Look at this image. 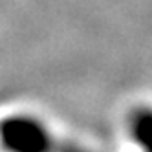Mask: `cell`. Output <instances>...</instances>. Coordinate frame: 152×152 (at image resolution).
<instances>
[{
    "label": "cell",
    "mask_w": 152,
    "mask_h": 152,
    "mask_svg": "<svg viewBox=\"0 0 152 152\" xmlns=\"http://www.w3.org/2000/svg\"><path fill=\"white\" fill-rule=\"evenodd\" d=\"M59 139L40 117L31 114H9L0 119V148L4 152H61Z\"/></svg>",
    "instance_id": "6da1fadb"
},
{
    "label": "cell",
    "mask_w": 152,
    "mask_h": 152,
    "mask_svg": "<svg viewBox=\"0 0 152 152\" xmlns=\"http://www.w3.org/2000/svg\"><path fill=\"white\" fill-rule=\"evenodd\" d=\"M128 132L141 152H152V106H136L130 112Z\"/></svg>",
    "instance_id": "7a4b0ae2"
},
{
    "label": "cell",
    "mask_w": 152,
    "mask_h": 152,
    "mask_svg": "<svg viewBox=\"0 0 152 152\" xmlns=\"http://www.w3.org/2000/svg\"><path fill=\"white\" fill-rule=\"evenodd\" d=\"M61 152H92V150H88L86 147H83V145H79V143H73V141L64 139Z\"/></svg>",
    "instance_id": "3957f363"
}]
</instances>
